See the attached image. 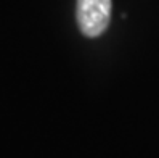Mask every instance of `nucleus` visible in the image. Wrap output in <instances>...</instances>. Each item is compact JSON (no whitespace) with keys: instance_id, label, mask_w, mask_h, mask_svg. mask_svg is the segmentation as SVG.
Listing matches in <instances>:
<instances>
[{"instance_id":"f257e3e1","label":"nucleus","mask_w":159,"mask_h":158,"mask_svg":"<svg viewBox=\"0 0 159 158\" xmlns=\"http://www.w3.org/2000/svg\"><path fill=\"white\" fill-rule=\"evenodd\" d=\"M77 24L87 37L106 31L111 18V0H77Z\"/></svg>"}]
</instances>
